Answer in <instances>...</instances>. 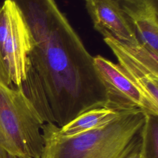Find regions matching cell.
I'll return each mask as SVG.
<instances>
[{
    "label": "cell",
    "instance_id": "6da1fadb",
    "mask_svg": "<svg viewBox=\"0 0 158 158\" xmlns=\"http://www.w3.org/2000/svg\"><path fill=\"white\" fill-rule=\"evenodd\" d=\"M31 37L21 87L44 123L62 127L89 110L106 107L107 96L94 58L55 0H11Z\"/></svg>",
    "mask_w": 158,
    "mask_h": 158
},
{
    "label": "cell",
    "instance_id": "7a4b0ae2",
    "mask_svg": "<svg viewBox=\"0 0 158 158\" xmlns=\"http://www.w3.org/2000/svg\"><path fill=\"white\" fill-rule=\"evenodd\" d=\"M144 122L143 110H122L107 125L70 137L60 135L56 124L44 123L40 158H135L141 151Z\"/></svg>",
    "mask_w": 158,
    "mask_h": 158
},
{
    "label": "cell",
    "instance_id": "3957f363",
    "mask_svg": "<svg viewBox=\"0 0 158 158\" xmlns=\"http://www.w3.org/2000/svg\"><path fill=\"white\" fill-rule=\"evenodd\" d=\"M44 122L0 60V158H40Z\"/></svg>",
    "mask_w": 158,
    "mask_h": 158
},
{
    "label": "cell",
    "instance_id": "277c9868",
    "mask_svg": "<svg viewBox=\"0 0 158 158\" xmlns=\"http://www.w3.org/2000/svg\"><path fill=\"white\" fill-rule=\"evenodd\" d=\"M31 47L30 31L20 9L14 1L4 0L0 7V60L17 86L25 79Z\"/></svg>",
    "mask_w": 158,
    "mask_h": 158
},
{
    "label": "cell",
    "instance_id": "5b68a950",
    "mask_svg": "<svg viewBox=\"0 0 158 158\" xmlns=\"http://www.w3.org/2000/svg\"><path fill=\"white\" fill-rule=\"evenodd\" d=\"M93 58L106 88L107 108L115 110L139 109L146 113L158 115V106L128 78L118 64L100 55Z\"/></svg>",
    "mask_w": 158,
    "mask_h": 158
},
{
    "label": "cell",
    "instance_id": "8992f818",
    "mask_svg": "<svg viewBox=\"0 0 158 158\" xmlns=\"http://www.w3.org/2000/svg\"><path fill=\"white\" fill-rule=\"evenodd\" d=\"M104 41L128 78L158 106V55L152 54L141 44L131 47L110 38H104Z\"/></svg>",
    "mask_w": 158,
    "mask_h": 158
},
{
    "label": "cell",
    "instance_id": "52a82bcc",
    "mask_svg": "<svg viewBox=\"0 0 158 158\" xmlns=\"http://www.w3.org/2000/svg\"><path fill=\"white\" fill-rule=\"evenodd\" d=\"M83 1L94 29L104 38H110L128 46L140 45L133 27L118 0Z\"/></svg>",
    "mask_w": 158,
    "mask_h": 158
},
{
    "label": "cell",
    "instance_id": "ba28073f",
    "mask_svg": "<svg viewBox=\"0 0 158 158\" xmlns=\"http://www.w3.org/2000/svg\"><path fill=\"white\" fill-rule=\"evenodd\" d=\"M143 47L158 55L157 0H118Z\"/></svg>",
    "mask_w": 158,
    "mask_h": 158
},
{
    "label": "cell",
    "instance_id": "9c48e42d",
    "mask_svg": "<svg viewBox=\"0 0 158 158\" xmlns=\"http://www.w3.org/2000/svg\"><path fill=\"white\" fill-rule=\"evenodd\" d=\"M119 112L106 107L89 110L59 127V133L63 136L70 137L102 127L114 120Z\"/></svg>",
    "mask_w": 158,
    "mask_h": 158
},
{
    "label": "cell",
    "instance_id": "30bf717a",
    "mask_svg": "<svg viewBox=\"0 0 158 158\" xmlns=\"http://www.w3.org/2000/svg\"><path fill=\"white\" fill-rule=\"evenodd\" d=\"M140 154L143 158H158V115L144 112Z\"/></svg>",
    "mask_w": 158,
    "mask_h": 158
},
{
    "label": "cell",
    "instance_id": "8fae6325",
    "mask_svg": "<svg viewBox=\"0 0 158 158\" xmlns=\"http://www.w3.org/2000/svg\"><path fill=\"white\" fill-rule=\"evenodd\" d=\"M135 158H143L142 157V156H141V154L139 153V154H138Z\"/></svg>",
    "mask_w": 158,
    "mask_h": 158
}]
</instances>
